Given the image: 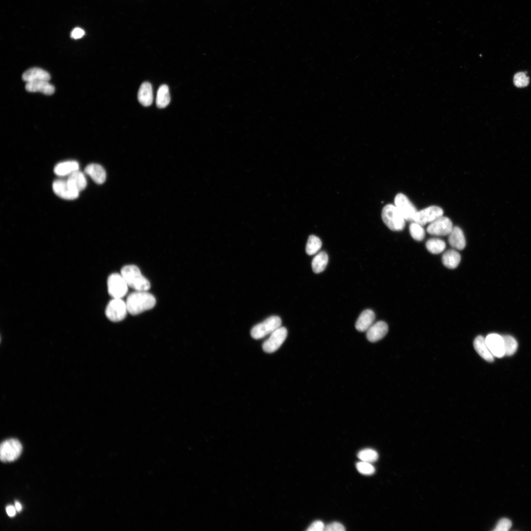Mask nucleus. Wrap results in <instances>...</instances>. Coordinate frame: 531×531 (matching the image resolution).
I'll return each instance as SVG.
<instances>
[{"instance_id": "1", "label": "nucleus", "mask_w": 531, "mask_h": 531, "mask_svg": "<svg viewBox=\"0 0 531 531\" xmlns=\"http://www.w3.org/2000/svg\"><path fill=\"white\" fill-rule=\"evenodd\" d=\"M126 305L128 312L133 315L139 314L154 307L156 304L155 297L147 291H137L127 298Z\"/></svg>"}, {"instance_id": "2", "label": "nucleus", "mask_w": 531, "mask_h": 531, "mask_svg": "<svg viewBox=\"0 0 531 531\" xmlns=\"http://www.w3.org/2000/svg\"><path fill=\"white\" fill-rule=\"evenodd\" d=\"M121 274L127 286L137 291H147L151 288L149 281L142 275L140 269L135 265L125 266L122 268Z\"/></svg>"}, {"instance_id": "3", "label": "nucleus", "mask_w": 531, "mask_h": 531, "mask_svg": "<svg viewBox=\"0 0 531 531\" xmlns=\"http://www.w3.org/2000/svg\"><path fill=\"white\" fill-rule=\"evenodd\" d=\"M384 224L391 230L401 231L406 226V220L397 207L392 204L385 206L382 212Z\"/></svg>"}, {"instance_id": "4", "label": "nucleus", "mask_w": 531, "mask_h": 531, "mask_svg": "<svg viewBox=\"0 0 531 531\" xmlns=\"http://www.w3.org/2000/svg\"><path fill=\"white\" fill-rule=\"evenodd\" d=\"M282 320L277 316H272L255 325L250 332L251 336L256 340L262 339L281 327Z\"/></svg>"}, {"instance_id": "5", "label": "nucleus", "mask_w": 531, "mask_h": 531, "mask_svg": "<svg viewBox=\"0 0 531 531\" xmlns=\"http://www.w3.org/2000/svg\"><path fill=\"white\" fill-rule=\"evenodd\" d=\"M21 443L16 439H10L2 442L0 448V458L4 462L16 460L22 451Z\"/></svg>"}, {"instance_id": "6", "label": "nucleus", "mask_w": 531, "mask_h": 531, "mask_svg": "<svg viewBox=\"0 0 531 531\" xmlns=\"http://www.w3.org/2000/svg\"><path fill=\"white\" fill-rule=\"evenodd\" d=\"M107 287L108 293L113 299H122L127 293L128 286L121 274L115 273L108 278Z\"/></svg>"}, {"instance_id": "7", "label": "nucleus", "mask_w": 531, "mask_h": 531, "mask_svg": "<svg viewBox=\"0 0 531 531\" xmlns=\"http://www.w3.org/2000/svg\"><path fill=\"white\" fill-rule=\"evenodd\" d=\"M127 312L126 303L122 299H113L106 306L105 315L112 322H117L123 320Z\"/></svg>"}, {"instance_id": "8", "label": "nucleus", "mask_w": 531, "mask_h": 531, "mask_svg": "<svg viewBox=\"0 0 531 531\" xmlns=\"http://www.w3.org/2000/svg\"><path fill=\"white\" fill-rule=\"evenodd\" d=\"M287 333V330L285 327H281L275 330L263 344L264 351L272 353L278 350L286 341Z\"/></svg>"}, {"instance_id": "9", "label": "nucleus", "mask_w": 531, "mask_h": 531, "mask_svg": "<svg viewBox=\"0 0 531 531\" xmlns=\"http://www.w3.org/2000/svg\"><path fill=\"white\" fill-rule=\"evenodd\" d=\"M394 204L406 221L414 222L418 211L406 195L403 193L397 194L394 199Z\"/></svg>"}, {"instance_id": "10", "label": "nucleus", "mask_w": 531, "mask_h": 531, "mask_svg": "<svg viewBox=\"0 0 531 531\" xmlns=\"http://www.w3.org/2000/svg\"><path fill=\"white\" fill-rule=\"evenodd\" d=\"M443 209L436 206H432L418 211L414 218L416 222L422 226L431 224L443 216Z\"/></svg>"}, {"instance_id": "11", "label": "nucleus", "mask_w": 531, "mask_h": 531, "mask_svg": "<svg viewBox=\"0 0 531 531\" xmlns=\"http://www.w3.org/2000/svg\"><path fill=\"white\" fill-rule=\"evenodd\" d=\"M453 227L451 220L447 217L442 216L429 225L427 232L433 236H447L450 234Z\"/></svg>"}, {"instance_id": "12", "label": "nucleus", "mask_w": 531, "mask_h": 531, "mask_svg": "<svg viewBox=\"0 0 531 531\" xmlns=\"http://www.w3.org/2000/svg\"><path fill=\"white\" fill-rule=\"evenodd\" d=\"M52 187L54 193L58 196L65 200H74L79 196L80 192L70 186L66 180H58L54 181Z\"/></svg>"}, {"instance_id": "13", "label": "nucleus", "mask_w": 531, "mask_h": 531, "mask_svg": "<svg viewBox=\"0 0 531 531\" xmlns=\"http://www.w3.org/2000/svg\"><path fill=\"white\" fill-rule=\"evenodd\" d=\"M487 345L494 357L501 358L505 356L504 341L502 336L491 334L486 338Z\"/></svg>"}, {"instance_id": "14", "label": "nucleus", "mask_w": 531, "mask_h": 531, "mask_svg": "<svg viewBox=\"0 0 531 531\" xmlns=\"http://www.w3.org/2000/svg\"><path fill=\"white\" fill-rule=\"evenodd\" d=\"M367 331L368 340L371 343H375L382 340L387 335L388 326L384 321H379L373 324Z\"/></svg>"}, {"instance_id": "15", "label": "nucleus", "mask_w": 531, "mask_h": 531, "mask_svg": "<svg viewBox=\"0 0 531 531\" xmlns=\"http://www.w3.org/2000/svg\"><path fill=\"white\" fill-rule=\"evenodd\" d=\"M25 89L29 92H40L46 95H51L55 92L54 87L49 82L44 81L26 83Z\"/></svg>"}, {"instance_id": "16", "label": "nucleus", "mask_w": 531, "mask_h": 531, "mask_svg": "<svg viewBox=\"0 0 531 531\" xmlns=\"http://www.w3.org/2000/svg\"><path fill=\"white\" fill-rule=\"evenodd\" d=\"M448 240L450 246L455 249L461 250L466 246V238L461 229L458 226L453 227L449 235Z\"/></svg>"}, {"instance_id": "17", "label": "nucleus", "mask_w": 531, "mask_h": 531, "mask_svg": "<svg viewBox=\"0 0 531 531\" xmlns=\"http://www.w3.org/2000/svg\"><path fill=\"white\" fill-rule=\"evenodd\" d=\"M375 319L374 312L370 309L364 310L360 314L355 325L357 330L361 332L367 331L373 324Z\"/></svg>"}, {"instance_id": "18", "label": "nucleus", "mask_w": 531, "mask_h": 531, "mask_svg": "<svg viewBox=\"0 0 531 531\" xmlns=\"http://www.w3.org/2000/svg\"><path fill=\"white\" fill-rule=\"evenodd\" d=\"M50 78L48 72L38 68H31L22 75V79L26 83L41 81L49 82Z\"/></svg>"}, {"instance_id": "19", "label": "nucleus", "mask_w": 531, "mask_h": 531, "mask_svg": "<svg viewBox=\"0 0 531 531\" xmlns=\"http://www.w3.org/2000/svg\"><path fill=\"white\" fill-rule=\"evenodd\" d=\"M85 172L97 184H102L106 180V171L103 167L99 164L95 163L89 164L85 168Z\"/></svg>"}, {"instance_id": "20", "label": "nucleus", "mask_w": 531, "mask_h": 531, "mask_svg": "<svg viewBox=\"0 0 531 531\" xmlns=\"http://www.w3.org/2000/svg\"><path fill=\"white\" fill-rule=\"evenodd\" d=\"M474 347L479 355L486 361L489 362L494 361V356L487 345L486 338L482 336H478L474 342Z\"/></svg>"}, {"instance_id": "21", "label": "nucleus", "mask_w": 531, "mask_h": 531, "mask_svg": "<svg viewBox=\"0 0 531 531\" xmlns=\"http://www.w3.org/2000/svg\"><path fill=\"white\" fill-rule=\"evenodd\" d=\"M79 164L76 161H68L58 163L54 168L55 174L60 177L69 176L79 170Z\"/></svg>"}, {"instance_id": "22", "label": "nucleus", "mask_w": 531, "mask_h": 531, "mask_svg": "<svg viewBox=\"0 0 531 531\" xmlns=\"http://www.w3.org/2000/svg\"><path fill=\"white\" fill-rule=\"evenodd\" d=\"M138 100L144 106H150L153 102L152 86L149 82L143 83L138 93Z\"/></svg>"}, {"instance_id": "23", "label": "nucleus", "mask_w": 531, "mask_h": 531, "mask_svg": "<svg viewBox=\"0 0 531 531\" xmlns=\"http://www.w3.org/2000/svg\"><path fill=\"white\" fill-rule=\"evenodd\" d=\"M66 181L70 186L79 192L84 189L87 184L85 176L79 170L69 175Z\"/></svg>"}, {"instance_id": "24", "label": "nucleus", "mask_w": 531, "mask_h": 531, "mask_svg": "<svg viewBox=\"0 0 531 531\" xmlns=\"http://www.w3.org/2000/svg\"><path fill=\"white\" fill-rule=\"evenodd\" d=\"M442 261L446 267L453 269L458 267L461 261V255L457 251L450 249L443 254Z\"/></svg>"}, {"instance_id": "25", "label": "nucleus", "mask_w": 531, "mask_h": 531, "mask_svg": "<svg viewBox=\"0 0 531 531\" xmlns=\"http://www.w3.org/2000/svg\"><path fill=\"white\" fill-rule=\"evenodd\" d=\"M328 260L327 254L324 251L318 253L312 261V268L316 274L323 272L327 266Z\"/></svg>"}, {"instance_id": "26", "label": "nucleus", "mask_w": 531, "mask_h": 531, "mask_svg": "<svg viewBox=\"0 0 531 531\" xmlns=\"http://www.w3.org/2000/svg\"><path fill=\"white\" fill-rule=\"evenodd\" d=\"M170 102L169 89L167 85H163L160 87L157 92L156 104L160 108H164L167 106Z\"/></svg>"}, {"instance_id": "27", "label": "nucleus", "mask_w": 531, "mask_h": 531, "mask_svg": "<svg viewBox=\"0 0 531 531\" xmlns=\"http://www.w3.org/2000/svg\"><path fill=\"white\" fill-rule=\"evenodd\" d=\"M426 247L428 251L434 254H439L446 248V243L442 240L438 238H432L429 240L426 243Z\"/></svg>"}, {"instance_id": "28", "label": "nucleus", "mask_w": 531, "mask_h": 531, "mask_svg": "<svg viewBox=\"0 0 531 531\" xmlns=\"http://www.w3.org/2000/svg\"><path fill=\"white\" fill-rule=\"evenodd\" d=\"M504 341L505 356L513 355L516 351L518 344L516 340L512 336L506 335L502 336Z\"/></svg>"}, {"instance_id": "29", "label": "nucleus", "mask_w": 531, "mask_h": 531, "mask_svg": "<svg viewBox=\"0 0 531 531\" xmlns=\"http://www.w3.org/2000/svg\"><path fill=\"white\" fill-rule=\"evenodd\" d=\"M322 247L321 240L314 235L309 236L306 245V252L309 255L316 254Z\"/></svg>"}, {"instance_id": "30", "label": "nucleus", "mask_w": 531, "mask_h": 531, "mask_svg": "<svg viewBox=\"0 0 531 531\" xmlns=\"http://www.w3.org/2000/svg\"><path fill=\"white\" fill-rule=\"evenodd\" d=\"M378 454L376 451L371 449H365L358 452V458L363 461L372 463L378 459Z\"/></svg>"}, {"instance_id": "31", "label": "nucleus", "mask_w": 531, "mask_h": 531, "mask_svg": "<svg viewBox=\"0 0 531 531\" xmlns=\"http://www.w3.org/2000/svg\"><path fill=\"white\" fill-rule=\"evenodd\" d=\"M409 231L412 237L416 241H422L425 237L426 232L423 226L416 222L411 224Z\"/></svg>"}, {"instance_id": "32", "label": "nucleus", "mask_w": 531, "mask_h": 531, "mask_svg": "<svg viewBox=\"0 0 531 531\" xmlns=\"http://www.w3.org/2000/svg\"><path fill=\"white\" fill-rule=\"evenodd\" d=\"M358 471L364 475H371L375 471V469L370 463L362 461L356 464Z\"/></svg>"}, {"instance_id": "33", "label": "nucleus", "mask_w": 531, "mask_h": 531, "mask_svg": "<svg viewBox=\"0 0 531 531\" xmlns=\"http://www.w3.org/2000/svg\"><path fill=\"white\" fill-rule=\"evenodd\" d=\"M529 81V78L527 77L526 74L523 72L518 73L514 76L513 82L517 87L522 88L527 86Z\"/></svg>"}, {"instance_id": "34", "label": "nucleus", "mask_w": 531, "mask_h": 531, "mask_svg": "<svg viewBox=\"0 0 531 531\" xmlns=\"http://www.w3.org/2000/svg\"><path fill=\"white\" fill-rule=\"evenodd\" d=\"M512 526L511 521L508 518H503L499 521L494 529L495 531H507Z\"/></svg>"}, {"instance_id": "35", "label": "nucleus", "mask_w": 531, "mask_h": 531, "mask_svg": "<svg viewBox=\"0 0 531 531\" xmlns=\"http://www.w3.org/2000/svg\"><path fill=\"white\" fill-rule=\"evenodd\" d=\"M325 531H345L346 528L341 523L338 522H332L325 526Z\"/></svg>"}, {"instance_id": "36", "label": "nucleus", "mask_w": 531, "mask_h": 531, "mask_svg": "<svg viewBox=\"0 0 531 531\" xmlns=\"http://www.w3.org/2000/svg\"><path fill=\"white\" fill-rule=\"evenodd\" d=\"M325 526L320 520L314 521L306 530L308 531H322L325 530Z\"/></svg>"}, {"instance_id": "37", "label": "nucleus", "mask_w": 531, "mask_h": 531, "mask_svg": "<svg viewBox=\"0 0 531 531\" xmlns=\"http://www.w3.org/2000/svg\"><path fill=\"white\" fill-rule=\"evenodd\" d=\"M85 35L84 31L80 28H75L71 33V37L74 39H79Z\"/></svg>"}, {"instance_id": "38", "label": "nucleus", "mask_w": 531, "mask_h": 531, "mask_svg": "<svg viewBox=\"0 0 531 531\" xmlns=\"http://www.w3.org/2000/svg\"><path fill=\"white\" fill-rule=\"evenodd\" d=\"M16 511L17 509L16 507L10 505L6 508L7 513L8 515L11 517H14L16 515L17 513Z\"/></svg>"}, {"instance_id": "39", "label": "nucleus", "mask_w": 531, "mask_h": 531, "mask_svg": "<svg viewBox=\"0 0 531 531\" xmlns=\"http://www.w3.org/2000/svg\"><path fill=\"white\" fill-rule=\"evenodd\" d=\"M15 507H16V508L17 509V511L18 512L21 511L22 509V507L21 505L20 504V502H19L18 501H16L15 502Z\"/></svg>"}]
</instances>
